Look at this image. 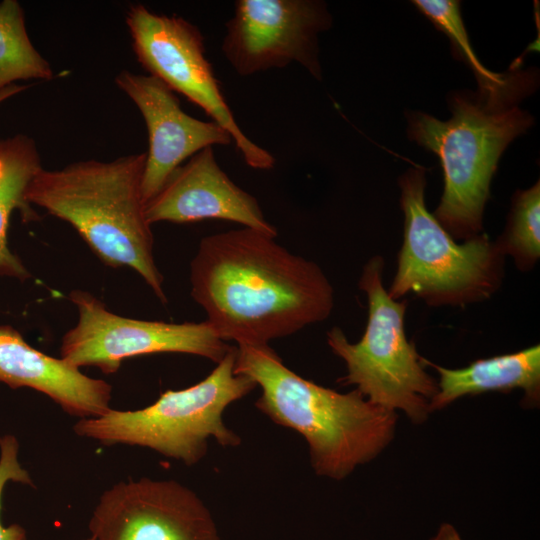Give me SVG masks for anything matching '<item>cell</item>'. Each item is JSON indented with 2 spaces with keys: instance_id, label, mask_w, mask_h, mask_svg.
I'll use <instances>...</instances> for the list:
<instances>
[{
  "instance_id": "6da1fadb",
  "label": "cell",
  "mask_w": 540,
  "mask_h": 540,
  "mask_svg": "<svg viewBox=\"0 0 540 540\" xmlns=\"http://www.w3.org/2000/svg\"><path fill=\"white\" fill-rule=\"evenodd\" d=\"M190 281L207 322L237 345L292 335L327 319L334 307L332 285L315 262L248 227L204 237Z\"/></svg>"
},
{
  "instance_id": "7a4b0ae2",
  "label": "cell",
  "mask_w": 540,
  "mask_h": 540,
  "mask_svg": "<svg viewBox=\"0 0 540 540\" xmlns=\"http://www.w3.org/2000/svg\"><path fill=\"white\" fill-rule=\"evenodd\" d=\"M234 371L260 387L258 410L304 437L319 476L344 479L394 438L395 411L370 402L356 389L340 393L299 376L268 344L237 345Z\"/></svg>"
},
{
  "instance_id": "3957f363",
  "label": "cell",
  "mask_w": 540,
  "mask_h": 540,
  "mask_svg": "<svg viewBox=\"0 0 540 540\" xmlns=\"http://www.w3.org/2000/svg\"><path fill=\"white\" fill-rule=\"evenodd\" d=\"M145 162L141 153L110 162H76L61 170L41 168L25 201L70 223L104 263L134 269L166 302L142 195Z\"/></svg>"
},
{
  "instance_id": "277c9868",
  "label": "cell",
  "mask_w": 540,
  "mask_h": 540,
  "mask_svg": "<svg viewBox=\"0 0 540 540\" xmlns=\"http://www.w3.org/2000/svg\"><path fill=\"white\" fill-rule=\"evenodd\" d=\"M452 117L438 120L416 112L409 116L411 140L438 155L444 191L433 214L455 239L468 240L482 231L491 179L508 144L532 124L517 107L494 108L465 94L450 99Z\"/></svg>"
},
{
  "instance_id": "5b68a950",
  "label": "cell",
  "mask_w": 540,
  "mask_h": 540,
  "mask_svg": "<svg viewBox=\"0 0 540 540\" xmlns=\"http://www.w3.org/2000/svg\"><path fill=\"white\" fill-rule=\"evenodd\" d=\"M236 347L216 363L202 381L181 390H167L138 410L110 409L102 416L79 419L76 435L107 446L124 444L149 448L187 466L205 457L208 441L237 447L241 439L223 420L226 408L257 387L234 371Z\"/></svg>"
},
{
  "instance_id": "8992f818",
  "label": "cell",
  "mask_w": 540,
  "mask_h": 540,
  "mask_svg": "<svg viewBox=\"0 0 540 540\" xmlns=\"http://www.w3.org/2000/svg\"><path fill=\"white\" fill-rule=\"evenodd\" d=\"M403 244L387 290L399 300L413 293L430 306H465L489 299L504 277V255L479 234L457 243L425 204V171L409 169L399 180Z\"/></svg>"
},
{
  "instance_id": "52a82bcc",
  "label": "cell",
  "mask_w": 540,
  "mask_h": 540,
  "mask_svg": "<svg viewBox=\"0 0 540 540\" xmlns=\"http://www.w3.org/2000/svg\"><path fill=\"white\" fill-rule=\"evenodd\" d=\"M384 261L372 257L364 266L359 288L368 301V321L362 338L350 343L339 327L327 332V343L341 358L347 374L343 385H354L367 400L395 411L414 423H424L438 384L426 370L414 343L404 330L406 300L391 298L382 283Z\"/></svg>"
},
{
  "instance_id": "ba28073f",
  "label": "cell",
  "mask_w": 540,
  "mask_h": 540,
  "mask_svg": "<svg viewBox=\"0 0 540 540\" xmlns=\"http://www.w3.org/2000/svg\"><path fill=\"white\" fill-rule=\"evenodd\" d=\"M126 24L137 60L151 76L183 94L223 127L248 166L274 167L271 153L248 138L235 120L195 25L181 17L155 14L142 4L130 6Z\"/></svg>"
},
{
  "instance_id": "9c48e42d",
  "label": "cell",
  "mask_w": 540,
  "mask_h": 540,
  "mask_svg": "<svg viewBox=\"0 0 540 540\" xmlns=\"http://www.w3.org/2000/svg\"><path fill=\"white\" fill-rule=\"evenodd\" d=\"M79 321L62 339L61 358L80 369L93 366L105 374L123 360L153 353H186L218 363L231 349L211 325L131 319L108 311L93 295L73 291Z\"/></svg>"
},
{
  "instance_id": "30bf717a",
  "label": "cell",
  "mask_w": 540,
  "mask_h": 540,
  "mask_svg": "<svg viewBox=\"0 0 540 540\" xmlns=\"http://www.w3.org/2000/svg\"><path fill=\"white\" fill-rule=\"evenodd\" d=\"M330 25L331 16L321 1L238 0L221 48L240 76L296 62L320 80L318 34Z\"/></svg>"
},
{
  "instance_id": "8fae6325",
  "label": "cell",
  "mask_w": 540,
  "mask_h": 540,
  "mask_svg": "<svg viewBox=\"0 0 540 540\" xmlns=\"http://www.w3.org/2000/svg\"><path fill=\"white\" fill-rule=\"evenodd\" d=\"M88 529L92 540H221L202 499L174 479L114 484L99 497Z\"/></svg>"
},
{
  "instance_id": "7c38bea8",
  "label": "cell",
  "mask_w": 540,
  "mask_h": 540,
  "mask_svg": "<svg viewBox=\"0 0 540 540\" xmlns=\"http://www.w3.org/2000/svg\"><path fill=\"white\" fill-rule=\"evenodd\" d=\"M115 81L136 104L148 130L149 149L142 178L145 204L184 160L206 147L233 142L217 123L186 114L174 91L158 78L124 70Z\"/></svg>"
},
{
  "instance_id": "4fadbf2b",
  "label": "cell",
  "mask_w": 540,
  "mask_h": 540,
  "mask_svg": "<svg viewBox=\"0 0 540 540\" xmlns=\"http://www.w3.org/2000/svg\"><path fill=\"white\" fill-rule=\"evenodd\" d=\"M145 215L150 224L220 219L277 236V229L267 221L257 199L220 168L213 147L202 149L180 165L146 202Z\"/></svg>"
},
{
  "instance_id": "5bb4252c",
  "label": "cell",
  "mask_w": 540,
  "mask_h": 540,
  "mask_svg": "<svg viewBox=\"0 0 540 540\" xmlns=\"http://www.w3.org/2000/svg\"><path fill=\"white\" fill-rule=\"evenodd\" d=\"M0 382L13 389L39 391L80 419L99 417L111 409L109 383L31 347L10 326H0Z\"/></svg>"
},
{
  "instance_id": "9a60e30c",
  "label": "cell",
  "mask_w": 540,
  "mask_h": 540,
  "mask_svg": "<svg viewBox=\"0 0 540 540\" xmlns=\"http://www.w3.org/2000/svg\"><path fill=\"white\" fill-rule=\"evenodd\" d=\"M426 366L439 374L438 391L430 401V411L443 409L465 395L486 392L524 391L526 407L540 401V347L534 345L514 353L478 359L459 369H448L425 359ZM522 402V403H523Z\"/></svg>"
},
{
  "instance_id": "2e32d148",
  "label": "cell",
  "mask_w": 540,
  "mask_h": 540,
  "mask_svg": "<svg viewBox=\"0 0 540 540\" xmlns=\"http://www.w3.org/2000/svg\"><path fill=\"white\" fill-rule=\"evenodd\" d=\"M0 163V274L23 280L29 273L9 250L7 230L13 209H22L27 218L31 215L25 192L42 168L35 142L23 135L1 140Z\"/></svg>"
},
{
  "instance_id": "e0dca14e",
  "label": "cell",
  "mask_w": 540,
  "mask_h": 540,
  "mask_svg": "<svg viewBox=\"0 0 540 540\" xmlns=\"http://www.w3.org/2000/svg\"><path fill=\"white\" fill-rule=\"evenodd\" d=\"M415 6L449 39L456 53L473 70L482 91L483 101L494 108H505L512 103L518 82L515 77L495 74L478 60L469 42L458 1L417 0Z\"/></svg>"
},
{
  "instance_id": "ac0fdd59",
  "label": "cell",
  "mask_w": 540,
  "mask_h": 540,
  "mask_svg": "<svg viewBox=\"0 0 540 540\" xmlns=\"http://www.w3.org/2000/svg\"><path fill=\"white\" fill-rule=\"evenodd\" d=\"M54 77L49 63L32 45L24 13L15 0L0 3V91L16 80Z\"/></svg>"
},
{
  "instance_id": "d6986e66",
  "label": "cell",
  "mask_w": 540,
  "mask_h": 540,
  "mask_svg": "<svg viewBox=\"0 0 540 540\" xmlns=\"http://www.w3.org/2000/svg\"><path fill=\"white\" fill-rule=\"evenodd\" d=\"M504 256L513 258L517 268L528 271L540 257V183L513 196L503 234L495 241Z\"/></svg>"
},
{
  "instance_id": "ffe728a7",
  "label": "cell",
  "mask_w": 540,
  "mask_h": 540,
  "mask_svg": "<svg viewBox=\"0 0 540 540\" xmlns=\"http://www.w3.org/2000/svg\"><path fill=\"white\" fill-rule=\"evenodd\" d=\"M19 443L14 435L0 437V512L2 496L7 482H17L34 486L28 471L18 459ZM26 530L19 524L4 526L0 519V540H26Z\"/></svg>"
},
{
  "instance_id": "44dd1931",
  "label": "cell",
  "mask_w": 540,
  "mask_h": 540,
  "mask_svg": "<svg viewBox=\"0 0 540 540\" xmlns=\"http://www.w3.org/2000/svg\"><path fill=\"white\" fill-rule=\"evenodd\" d=\"M430 540H462L456 529L449 523L440 526L436 536Z\"/></svg>"
},
{
  "instance_id": "7402d4cb",
  "label": "cell",
  "mask_w": 540,
  "mask_h": 540,
  "mask_svg": "<svg viewBox=\"0 0 540 540\" xmlns=\"http://www.w3.org/2000/svg\"><path fill=\"white\" fill-rule=\"evenodd\" d=\"M26 88L27 86L25 85H16V84H11L5 87L3 90L0 91V102L7 99L8 97L12 95H15L23 91ZM0 168H1V163H0Z\"/></svg>"
},
{
  "instance_id": "603a6c76",
  "label": "cell",
  "mask_w": 540,
  "mask_h": 540,
  "mask_svg": "<svg viewBox=\"0 0 540 540\" xmlns=\"http://www.w3.org/2000/svg\"><path fill=\"white\" fill-rule=\"evenodd\" d=\"M82 540H92L90 537H87L85 539H82Z\"/></svg>"
}]
</instances>
